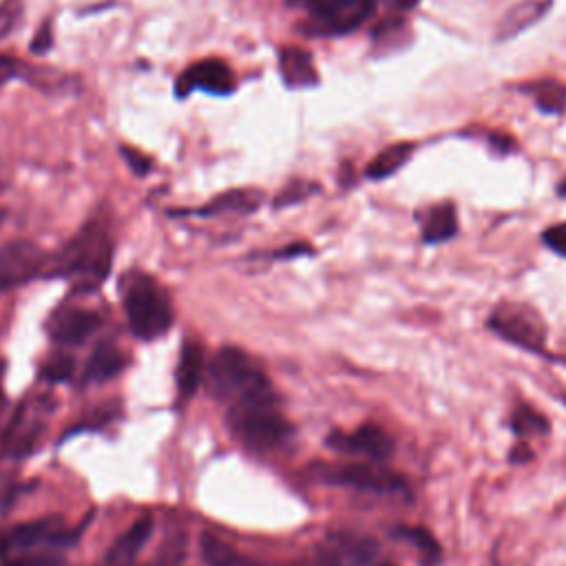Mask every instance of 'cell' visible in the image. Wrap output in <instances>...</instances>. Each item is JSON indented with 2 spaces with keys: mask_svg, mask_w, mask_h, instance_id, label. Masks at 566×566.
<instances>
[{
  "mask_svg": "<svg viewBox=\"0 0 566 566\" xmlns=\"http://www.w3.org/2000/svg\"><path fill=\"white\" fill-rule=\"evenodd\" d=\"M234 86V77L232 71L226 62L221 60H201L192 66H188L181 75V80L177 82L179 93H188L190 88H206L212 93H228Z\"/></svg>",
  "mask_w": 566,
  "mask_h": 566,
  "instance_id": "12",
  "label": "cell"
},
{
  "mask_svg": "<svg viewBox=\"0 0 566 566\" xmlns=\"http://www.w3.org/2000/svg\"><path fill=\"white\" fill-rule=\"evenodd\" d=\"M312 473L327 484L352 486L374 495H407L409 484L402 475L380 467L378 462H358V464H318Z\"/></svg>",
  "mask_w": 566,
  "mask_h": 566,
  "instance_id": "5",
  "label": "cell"
},
{
  "mask_svg": "<svg viewBox=\"0 0 566 566\" xmlns=\"http://www.w3.org/2000/svg\"><path fill=\"white\" fill-rule=\"evenodd\" d=\"M489 142H491V146L497 148L500 153H509V150L515 146V144H513L515 139L509 137V135H504V133H491V135H489Z\"/></svg>",
  "mask_w": 566,
  "mask_h": 566,
  "instance_id": "34",
  "label": "cell"
},
{
  "mask_svg": "<svg viewBox=\"0 0 566 566\" xmlns=\"http://www.w3.org/2000/svg\"><path fill=\"white\" fill-rule=\"evenodd\" d=\"M511 429L517 438L526 436H546L551 431V422L531 405H517L511 413Z\"/></svg>",
  "mask_w": 566,
  "mask_h": 566,
  "instance_id": "24",
  "label": "cell"
},
{
  "mask_svg": "<svg viewBox=\"0 0 566 566\" xmlns=\"http://www.w3.org/2000/svg\"><path fill=\"white\" fill-rule=\"evenodd\" d=\"M44 268V252L24 239L0 245V292L20 287Z\"/></svg>",
  "mask_w": 566,
  "mask_h": 566,
  "instance_id": "9",
  "label": "cell"
},
{
  "mask_svg": "<svg viewBox=\"0 0 566 566\" xmlns=\"http://www.w3.org/2000/svg\"><path fill=\"white\" fill-rule=\"evenodd\" d=\"M526 91L533 93L535 106L544 113L557 115L566 108V86L555 82V80H544V82H535L531 84Z\"/></svg>",
  "mask_w": 566,
  "mask_h": 566,
  "instance_id": "25",
  "label": "cell"
},
{
  "mask_svg": "<svg viewBox=\"0 0 566 566\" xmlns=\"http://www.w3.org/2000/svg\"><path fill=\"white\" fill-rule=\"evenodd\" d=\"M2 402H4V398H2V391H0V411H2Z\"/></svg>",
  "mask_w": 566,
  "mask_h": 566,
  "instance_id": "39",
  "label": "cell"
},
{
  "mask_svg": "<svg viewBox=\"0 0 566 566\" xmlns=\"http://www.w3.org/2000/svg\"><path fill=\"white\" fill-rule=\"evenodd\" d=\"M20 15H22V2L20 0L0 2V40L13 31Z\"/></svg>",
  "mask_w": 566,
  "mask_h": 566,
  "instance_id": "27",
  "label": "cell"
},
{
  "mask_svg": "<svg viewBox=\"0 0 566 566\" xmlns=\"http://www.w3.org/2000/svg\"><path fill=\"white\" fill-rule=\"evenodd\" d=\"M325 442L334 451L349 453V455H363L369 462H378V464L387 462L396 449L394 438L380 424H374V422H365L349 433L334 431L332 436H327Z\"/></svg>",
  "mask_w": 566,
  "mask_h": 566,
  "instance_id": "8",
  "label": "cell"
},
{
  "mask_svg": "<svg viewBox=\"0 0 566 566\" xmlns=\"http://www.w3.org/2000/svg\"><path fill=\"white\" fill-rule=\"evenodd\" d=\"M551 7V0H522L513 9L506 11V15L497 24V40H509L535 24Z\"/></svg>",
  "mask_w": 566,
  "mask_h": 566,
  "instance_id": "18",
  "label": "cell"
},
{
  "mask_svg": "<svg viewBox=\"0 0 566 566\" xmlns=\"http://www.w3.org/2000/svg\"><path fill=\"white\" fill-rule=\"evenodd\" d=\"M314 190H318L316 184H307V181H294L290 184L276 199V206H290V203H296L305 197H310Z\"/></svg>",
  "mask_w": 566,
  "mask_h": 566,
  "instance_id": "28",
  "label": "cell"
},
{
  "mask_svg": "<svg viewBox=\"0 0 566 566\" xmlns=\"http://www.w3.org/2000/svg\"><path fill=\"white\" fill-rule=\"evenodd\" d=\"M228 427L237 440L256 451L283 444L292 436V424L274 400H254L228 407Z\"/></svg>",
  "mask_w": 566,
  "mask_h": 566,
  "instance_id": "3",
  "label": "cell"
},
{
  "mask_svg": "<svg viewBox=\"0 0 566 566\" xmlns=\"http://www.w3.org/2000/svg\"><path fill=\"white\" fill-rule=\"evenodd\" d=\"M376 9V0H329L310 11L314 31L318 33H347L360 27Z\"/></svg>",
  "mask_w": 566,
  "mask_h": 566,
  "instance_id": "10",
  "label": "cell"
},
{
  "mask_svg": "<svg viewBox=\"0 0 566 566\" xmlns=\"http://www.w3.org/2000/svg\"><path fill=\"white\" fill-rule=\"evenodd\" d=\"M111 268V243L102 230L86 228L60 254L55 272L82 274L102 281Z\"/></svg>",
  "mask_w": 566,
  "mask_h": 566,
  "instance_id": "6",
  "label": "cell"
},
{
  "mask_svg": "<svg viewBox=\"0 0 566 566\" xmlns=\"http://www.w3.org/2000/svg\"><path fill=\"white\" fill-rule=\"evenodd\" d=\"M124 369V354L115 349L108 343H102L93 349V354L86 360L84 380L88 382H104L113 376H117Z\"/></svg>",
  "mask_w": 566,
  "mask_h": 566,
  "instance_id": "19",
  "label": "cell"
},
{
  "mask_svg": "<svg viewBox=\"0 0 566 566\" xmlns=\"http://www.w3.org/2000/svg\"><path fill=\"white\" fill-rule=\"evenodd\" d=\"M20 71V62L11 55H0V86L9 80H13Z\"/></svg>",
  "mask_w": 566,
  "mask_h": 566,
  "instance_id": "33",
  "label": "cell"
},
{
  "mask_svg": "<svg viewBox=\"0 0 566 566\" xmlns=\"http://www.w3.org/2000/svg\"><path fill=\"white\" fill-rule=\"evenodd\" d=\"M124 566H130V564H124Z\"/></svg>",
  "mask_w": 566,
  "mask_h": 566,
  "instance_id": "40",
  "label": "cell"
},
{
  "mask_svg": "<svg viewBox=\"0 0 566 566\" xmlns=\"http://www.w3.org/2000/svg\"><path fill=\"white\" fill-rule=\"evenodd\" d=\"M391 533L418 551L422 566H438L442 562V546L431 535V531H427L424 526H405L402 524V526H396Z\"/></svg>",
  "mask_w": 566,
  "mask_h": 566,
  "instance_id": "20",
  "label": "cell"
},
{
  "mask_svg": "<svg viewBox=\"0 0 566 566\" xmlns=\"http://www.w3.org/2000/svg\"><path fill=\"white\" fill-rule=\"evenodd\" d=\"M455 234H458V217H455L453 203H449V201L436 203L424 212V217L420 221L422 243H427V245L444 243V241L453 239Z\"/></svg>",
  "mask_w": 566,
  "mask_h": 566,
  "instance_id": "15",
  "label": "cell"
},
{
  "mask_svg": "<svg viewBox=\"0 0 566 566\" xmlns=\"http://www.w3.org/2000/svg\"><path fill=\"white\" fill-rule=\"evenodd\" d=\"M263 195L254 188H234L226 190L219 197H214L206 208H201V214H217V212H252L261 206Z\"/></svg>",
  "mask_w": 566,
  "mask_h": 566,
  "instance_id": "21",
  "label": "cell"
},
{
  "mask_svg": "<svg viewBox=\"0 0 566 566\" xmlns=\"http://www.w3.org/2000/svg\"><path fill=\"white\" fill-rule=\"evenodd\" d=\"M122 155H124L126 164H128L137 175H146V172L153 168L150 157L142 155L139 150H135V148H130V146H122Z\"/></svg>",
  "mask_w": 566,
  "mask_h": 566,
  "instance_id": "31",
  "label": "cell"
},
{
  "mask_svg": "<svg viewBox=\"0 0 566 566\" xmlns=\"http://www.w3.org/2000/svg\"><path fill=\"white\" fill-rule=\"evenodd\" d=\"M564 402H566V398H564Z\"/></svg>",
  "mask_w": 566,
  "mask_h": 566,
  "instance_id": "41",
  "label": "cell"
},
{
  "mask_svg": "<svg viewBox=\"0 0 566 566\" xmlns=\"http://www.w3.org/2000/svg\"><path fill=\"white\" fill-rule=\"evenodd\" d=\"M327 544L336 551L345 566H371L380 559V546L371 537L352 531L332 533Z\"/></svg>",
  "mask_w": 566,
  "mask_h": 566,
  "instance_id": "13",
  "label": "cell"
},
{
  "mask_svg": "<svg viewBox=\"0 0 566 566\" xmlns=\"http://www.w3.org/2000/svg\"><path fill=\"white\" fill-rule=\"evenodd\" d=\"M531 458H533V453H531V449H528L524 442H517V444L511 449V455H509V460H511L513 464L528 462Z\"/></svg>",
  "mask_w": 566,
  "mask_h": 566,
  "instance_id": "35",
  "label": "cell"
},
{
  "mask_svg": "<svg viewBox=\"0 0 566 566\" xmlns=\"http://www.w3.org/2000/svg\"><path fill=\"white\" fill-rule=\"evenodd\" d=\"M201 376H203L201 347L195 340H186L181 345L179 360H177V371H175L179 400H190L192 398V394L197 391V387L201 382Z\"/></svg>",
  "mask_w": 566,
  "mask_h": 566,
  "instance_id": "17",
  "label": "cell"
},
{
  "mask_svg": "<svg viewBox=\"0 0 566 566\" xmlns=\"http://www.w3.org/2000/svg\"><path fill=\"white\" fill-rule=\"evenodd\" d=\"M542 241L546 248H551L555 254L566 259V223H557L544 230Z\"/></svg>",
  "mask_w": 566,
  "mask_h": 566,
  "instance_id": "30",
  "label": "cell"
},
{
  "mask_svg": "<svg viewBox=\"0 0 566 566\" xmlns=\"http://www.w3.org/2000/svg\"><path fill=\"white\" fill-rule=\"evenodd\" d=\"M99 323L102 318L93 310H84V307L60 310L49 323V334L60 345H80L99 327Z\"/></svg>",
  "mask_w": 566,
  "mask_h": 566,
  "instance_id": "11",
  "label": "cell"
},
{
  "mask_svg": "<svg viewBox=\"0 0 566 566\" xmlns=\"http://www.w3.org/2000/svg\"><path fill=\"white\" fill-rule=\"evenodd\" d=\"M153 535V520L142 517L130 528H126L106 551V564L108 566H124L133 562V557L144 548V544Z\"/></svg>",
  "mask_w": 566,
  "mask_h": 566,
  "instance_id": "16",
  "label": "cell"
},
{
  "mask_svg": "<svg viewBox=\"0 0 566 566\" xmlns=\"http://www.w3.org/2000/svg\"><path fill=\"white\" fill-rule=\"evenodd\" d=\"M4 566H62V559L53 553H27L9 559Z\"/></svg>",
  "mask_w": 566,
  "mask_h": 566,
  "instance_id": "29",
  "label": "cell"
},
{
  "mask_svg": "<svg viewBox=\"0 0 566 566\" xmlns=\"http://www.w3.org/2000/svg\"><path fill=\"white\" fill-rule=\"evenodd\" d=\"M206 382L217 400L232 405L274 400L270 380L259 365L237 347H221L208 363Z\"/></svg>",
  "mask_w": 566,
  "mask_h": 566,
  "instance_id": "1",
  "label": "cell"
},
{
  "mask_svg": "<svg viewBox=\"0 0 566 566\" xmlns=\"http://www.w3.org/2000/svg\"><path fill=\"white\" fill-rule=\"evenodd\" d=\"M281 75L287 86L292 88H307L318 82V73L314 66L312 55L298 46H285L279 53Z\"/></svg>",
  "mask_w": 566,
  "mask_h": 566,
  "instance_id": "14",
  "label": "cell"
},
{
  "mask_svg": "<svg viewBox=\"0 0 566 566\" xmlns=\"http://www.w3.org/2000/svg\"><path fill=\"white\" fill-rule=\"evenodd\" d=\"M51 42H53V38H51V24L46 22V24H42V27L38 29V33H35V38H33V42H31V49L40 55V53H46V51L51 49Z\"/></svg>",
  "mask_w": 566,
  "mask_h": 566,
  "instance_id": "32",
  "label": "cell"
},
{
  "mask_svg": "<svg viewBox=\"0 0 566 566\" xmlns=\"http://www.w3.org/2000/svg\"><path fill=\"white\" fill-rule=\"evenodd\" d=\"M199 546H201L203 559L210 566H261L259 562L239 553L234 546L226 544L223 539H219L212 533H203L201 539H199Z\"/></svg>",
  "mask_w": 566,
  "mask_h": 566,
  "instance_id": "22",
  "label": "cell"
},
{
  "mask_svg": "<svg viewBox=\"0 0 566 566\" xmlns=\"http://www.w3.org/2000/svg\"><path fill=\"white\" fill-rule=\"evenodd\" d=\"M486 327L495 336L520 349H526L531 354H544L548 327L533 305L504 301L493 307L486 318Z\"/></svg>",
  "mask_w": 566,
  "mask_h": 566,
  "instance_id": "4",
  "label": "cell"
},
{
  "mask_svg": "<svg viewBox=\"0 0 566 566\" xmlns=\"http://www.w3.org/2000/svg\"><path fill=\"white\" fill-rule=\"evenodd\" d=\"M73 374V358L69 354H53L42 367V376L51 382H64Z\"/></svg>",
  "mask_w": 566,
  "mask_h": 566,
  "instance_id": "26",
  "label": "cell"
},
{
  "mask_svg": "<svg viewBox=\"0 0 566 566\" xmlns=\"http://www.w3.org/2000/svg\"><path fill=\"white\" fill-rule=\"evenodd\" d=\"M391 9H396V11H409V9H413L416 4H418V0H385Z\"/></svg>",
  "mask_w": 566,
  "mask_h": 566,
  "instance_id": "36",
  "label": "cell"
},
{
  "mask_svg": "<svg viewBox=\"0 0 566 566\" xmlns=\"http://www.w3.org/2000/svg\"><path fill=\"white\" fill-rule=\"evenodd\" d=\"M371 566H394V564H389V562H382V559H378L376 564H371Z\"/></svg>",
  "mask_w": 566,
  "mask_h": 566,
  "instance_id": "38",
  "label": "cell"
},
{
  "mask_svg": "<svg viewBox=\"0 0 566 566\" xmlns=\"http://www.w3.org/2000/svg\"><path fill=\"white\" fill-rule=\"evenodd\" d=\"M122 298L128 327L139 340H155L172 327L170 296L150 274L128 272L122 283Z\"/></svg>",
  "mask_w": 566,
  "mask_h": 566,
  "instance_id": "2",
  "label": "cell"
},
{
  "mask_svg": "<svg viewBox=\"0 0 566 566\" xmlns=\"http://www.w3.org/2000/svg\"><path fill=\"white\" fill-rule=\"evenodd\" d=\"M557 195H559V197H566V179L559 184V188H557Z\"/></svg>",
  "mask_w": 566,
  "mask_h": 566,
  "instance_id": "37",
  "label": "cell"
},
{
  "mask_svg": "<svg viewBox=\"0 0 566 566\" xmlns=\"http://www.w3.org/2000/svg\"><path fill=\"white\" fill-rule=\"evenodd\" d=\"M413 153V144L409 142H398V144H391L387 146L385 150H380L371 161L369 166L365 168V175L369 179H385L389 175H394Z\"/></svg>",
  "mask_w": 566,
  "mask_h": 566,
  "instance_id": "23",
  "label": "cell"
},
{
  "mask_svg": "<svg viewBox=\"0 0 566 566\" xmlns=\"http://www.w3.org/2000/svg\"><path fill=\"white\" fill-rule=\"evenodd\" d=\"M64 520L57 515L40 517L33 522L18 524L0 535V553L11 551H31L35 546H71L77 537V531H66Z\"/></svg>",
  "mask_w": 566,
  "mask_h": 566,
  "instance_id": "7",
  "label": "cell"
}]
</instances>
